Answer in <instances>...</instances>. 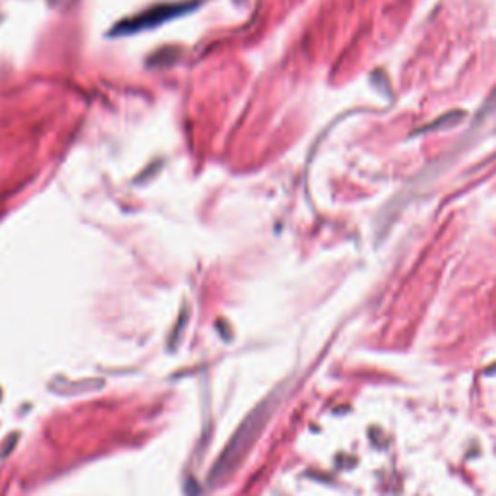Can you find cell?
<instances>
[{"mask_svg":"<svg viewBox=\"0 0 496 496\" xmlns=\"http://www.w3.org/2000/svg\"><path fill=\"white\" fill-rule=\"evenodd\" d=\"M268 412H270V405L266 402V403H262L258 410L243 422V427L237 431V434L231 439L229 446L223 450L222 458L217 460L215 468L212 471L213 481H223L227 475L235 471L237 465L246 456V451L251 450L253 442L258 439V434L268 419Z\"/></svg>","mask_w":496,"mask_h":496,"instance_id":"cell-1","label":"cell"}]
</instances>
